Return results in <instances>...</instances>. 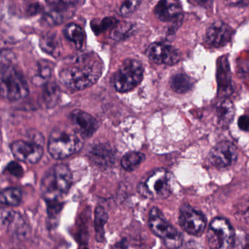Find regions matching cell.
Instances as JSON below:
<instances>
[{
	"label": "cell",
	"mask_w": 249,
	"mask_h": 249,
	"mask_svg": "<svg viewBox=\"0 0 249 249\" xmlns=\"http://www.w3.org/2000/svg\"><path fill=\"white\" fill-rule=\"evenodd\" d=\"M103 64L94 54H83L64 66L58 73L63 86L73 90H84L93 86L100 78Z\"/></svg>",
	"instance_id": "1"
},
{
	"label": "cell",
	"mask_w": 249,
	"mask_h": 249,
	"mask_svg": "<svg viewBox=\"0 0 249 249\" xmlns=\"http://www.w3.org/2000/svg\"><path fill=\"white\" fill-rule=\"evenodd\" d=\"M29 93L27 82L12 51L0 52V96L10 101L19 100Z\"/></svg>",
	"instance_id": "2"
},
{
	"label": "cell",
	"mask_w": 249,
	"mask_h": 249,
	"mask_svg": "<svg viewBox=\"0 0 249 249\" xmlns=\"http://www.w3.org/2000/svg\"><path fill=\"white\" fill-rule=\"evenodd\" d=\"M83 146V138L73 127L60 125L51 131L48 149L54 159L61 160L78 152Z\"/></svg>",
	"instance_id": "3"
},
{
	"label": "cell",
	"mask_w": 249,
	"mask_h": 249,
	"mask_svg": "<svg viewBox=\"0 0 249 249\" xmlns=\"http://www.w3.org/2000/svg\"><path fill=\"white\" fill-rule=\"evenodd\" d=\"M72 183L73 176L67 165H54L45 173L41 181L42 197L48 202L57 201L68 193Z\"/></svg>",
	"instance_id": "4"
},
{
	"label": "cell",
	"mask_w": 249,
	"mask_h": 249,
	"mask_svg": "<svg viewBox=\"0 0 249 249\" xmlns=\"http://www.w3.org/2000/svg\"><path fill=\"white\" fill-rule=\"evenodd\" d=\"M172 177L164 168L148 173L137 187V191L146 198L161 200L169 197L172 191Z\"/></svg>",
	"instance_id": "5"
},
{
	"label": "cell",
	"mask_w": 249,
	"mask_h": 249,
	"mask_svg": "<svg viewBox=\"0 0 249 249\" xmlns=\"http://www.w3.org/2000/svg\"><path fill=\"white\" fill-rule=\"evenodd\" d=\"M143 73L141 62L133 58L125 60L113 77L114 88L119 93L131 91L141 83Z\"/></svg>",
	"instance_id": "6"
},
{
	"label": "cell",
	"mask_w": 249,
	"mask_h": 249,
	"mask_svg": "<svg viewBox=\"0 0 249 249\" xmlns=\"http://www.w3.org/2000/svg\"><path fill=\"white\" fill-rule=\"evenodd\" d=\"M149 225L151 231L160 238L168 248L178 249L182 246V235L165 219L158 208H152L149 212Z\"/></svg>",
	"instance_id": "7"
},
{
	"label": "cell",
	"mask_w": 249,
	"mask_h": 249,
	"mask_svg": "<svg viewBox=\"0 0 249 249\" xmlns=\"http://www.w3.org/2000/svg\"><path fill=\"white\" fill-rule=\"evenodd\" d=\"M207 241L210 249H235L236 232L227 219L215 218L209 225Z\"/></svg>",
	"instance_id": "8"
},
{
	"label": "cell",
	"mask_w": 249,
	"mask_h": 249,
	"mask_svg": "<svg viewBox=\"0 0 249 249\" xmlns=\"http://www.w3.org/2000/svg\"><path fill=\"white\" fill-rule=\"evenodd\" d=\"M178 221L183 231L194 236H200L206 230V219L204 215L187 203L180 209Z\"/></svg>",
	"instance_id": "9"
},
{
	"label": "cell",
	"mask_w": 249,
	"mask_h": 249,
	"mask_svg": "<svg viewBox=\"0 0 249 249\" xmlns=\"http://www.w3.org/2000/svg\"><path fill=\"white\" fill-rule=\"evenodd\" d=\"M209 159L211 163L217 168H228L236 162L238 149L232 142H222L212 149Z\"/></svg>",
	"instance_id": "10"
},
{
	"label": "cell",
	"mask_w": 249,
	"mask_h": 249,
	"mask_svg": "<svg viewBox=\"0 0 249 249\" xmlns=\"http://www.w3.org/2000/svg\"><path fill=\"white\" fill-rule=\"evenodd\" d=\"M148 58L157 64L173 65L181 59V53L171 45L161 42L151 44L146 50Z\"/></svg>",
	"instance_id": "11"
},
{
	"label": "cell",
	"mask_w": 249,
	"mask_h": 249,
	"mask_svg": "<svg viewBox=\"0 0 249 249\" xmlns=\"http://www.w3.org/2000/svg\"><path fill=\"white\" fill-rule=\"evenodd\" d=\"M11 152L18 160L35 164L42 158L43 148L37 142L17 141L11 145Z\"/></svg>",
	"instance_id": "12"
},
{
	"label": "cell",
	"mask_w": 249,
	"mask_h": 249,
	"mask_svg": "<svg viewBox=\"0 0 249 249\" xmlns=\"http://www.w3.org/2000/svg\"><path fill=\"white\" fill-rule=\"evenodd\" d=\"M233 32L232 28L225 22H213L206 31V41L213 47H222L230 42Z\"/></svg>",
	"instance_id": "13"
},
{
	"label": "cell",
	"mask_w": 249,
	"mask_h": 249,
	"mask_svg": "<svg viewBox=\"0 0 249 249\" xmlns=\"http://www.w3.org/2000/svg\"><path fill=\"white\" fill-rule=\"evenodd\" d=\"M154 14L161 21L181 23L182 7L177 0H160L155 7Z\"/></svg>",
	"instance_id": "14"
},
{
	"label": "cell",
	"mask_w": 249,
	"mask_h": 249,
	"mask_svg": "<svg viewBox=\"0 0 249 249\" xmlns=\"http://www.w3.org/2000/svg\"><path fill=\"white\" fill-rule=\"evenodd\" d=\"M73 128L83 138L91 137L98 128V123L87 112L76 109L70 115Z\"/></svg>",
	"instance_id": "15"
},
{
	"label": "cell",
	"mask_w": 249,
	"mask_h": 249,
	"mask_svg": "<svg viewBox=\"0 0 249 249\" xmlns=\"http://www.w3.org/2000/svg\"><path fill=\"white\" fill-rule=\"evenodd\" d=\"M217 81L219 92L221 95L228 96L233 92L230 70L226 57L221 58L218 63Z\"/></svg>",
	"instance_id": "16"
},
{
	"label": "cell",
	"mask_w": 249,
	"mask_h": 249,
	"mask_svg": "<svg viewBox=\"0 0 249 249\" xmlns=\"http://www.w3.org/2000/svg\"><path fill=\"white\" fill-rule=\"evenodd\" d=\"M89 156L94 162L100 165H111L114 160L112 148L106 143H96L91 146Z\"/></svg>",
	"instance_id": "17"
},
{
	"label": "cell",
	"mask_w": 249,
	"mask_h": 249,
	"mask_svg": "<svg viewBox=\"0 0 249 249\" xmlns=\"http://www.w3.org/2000/svg\"><path fill=\"white\" fill-rule=\"evenodd\" d=\"M216 115L219 125L228 127L235 116V107L232 102L228 99L219 102L216 108Z\"/></svg>",
	"instance_id": "18"
},
{
	"label": "cell",
	"mask_w": 249,
	"mask_h": 249,
	"mask_svg": "<svg viewBox=\"0 0 249 249\" xmlns=\"http://www.w3.org/2000/svg\"><path fill=\"white\" fill-rule=\"evenodd\" d=\"M39 46L44 52L52 56L59 55L61 44L56 34L48 33L42 36L39 41Z\"/></svg>",
	"instance_id": "19"
},
{
	"label": "cell",
	"mask_w": 249,
	"mask_h": 249,
	"mask_svg": "<svg viewBox=\"0 0 249 249\" xmlns=\"http://www.w3.org/2000/svg\"><path fill=\"white\" fill-rule=\"evenodd\" d=\"M64 36L73 42L76 48H82L85 41V33L83 29L76 23H69L64 29Z\"/></svg>",
	"instance_id": "20"
},
{
	"label": "cell",
	"mask_w": 249,
	"mask_h": 249,
	"mask_svg": "<svg viewBox=\"0 0 249 249\" xmlns=\"http://www.w3.org/2000/svg\"><path fill=\"white\" fill-rule=\"evenodd\" d=\"M171 89L178 93H186L190 91L194 86L191 77L185 74H177L171 79Z\"/></svg>",
	"instance_id": "21"
},
{
	"label": "cell",
	"mask_w": 249,
	"mask_h": 249,
	"mask_svg": "<svg viewBox=\"0 0 249 249\" xmlns=\"http://www.w3.org/2000/svg\"><path fill=\"white\" fill-rule=\"evenodd\" d=\"M22 200V192L19 188H8L0 192V204L17 206Z\"/></svg>",
	"instance_id": "22"
},
{
	"label": "cell",
	"mask_w": 249,
	"mask_h": 249,
	"mask_svg": "<svg viewBox=\"0 0 249 249\" xmlns=\"http://www.w3.org/2000/svg\"><path fill=\"white\" fill-rule=\"evenodd\" d=\"M52 74V67L48 62L41 61L38 64L36 71L32 76V83L37 86H45Z\"/></svg>",
	"instance_id": "23"
},
{
	"label": "cell",
	"mask_w": 249,
	"mask_h": 249,
	"mask_svg": "<svg viewBox=\"0 0 249 249\" xmlns=\"http://www.w3.org/2000/svg\"><path fill=\"white\" fill-rule=\"evenodd\" d=\"M21 215L10 208L0 207V226L10 231L21 218Z\"/></svg>",
	"instance_id": "24"
},
{
	"label": "cell",
	"mask_w": 249,
	"mask_h": 249,
	"mask_svg": "<svg viewBox=\"0 0 249 249\" xmlns=\"http://www.w3.org/2000/svg\"><path fill=\"white\" fill-rule=\"evenodd\" d=\"M70 7H54L45 14V20L51 25L61 23L70 18Z\"/></svg>",
	"instance_id": "25"
},
{
	"label": "cell",
	"mask_w": 249,
	"mask_h": 249,
	"mask_svg": "<svg viewBox=\"0 0 249 249\" xmlns=\"http://www.w3.org/2000/svg\"><path fill=\"white\" fill-rule=\"evenodd\" d=\"M43 90V99L48 107H54L58 103L60 90L58 86L53 82H48L45 85Z\"/></svg>",
	"instance_id": "26"
},
{
	"label": "cell",
	"mask_w": 249,
	"mask_h": 249,
	"mask_svg": "<svg viewBox=\"0 0 249 249\" xmlns=\"http://www.w3.org/2000/svg\"><path fill=\"white\" fill-rule=\"evenodd\" d=\"M95 228L96 231V238L99 242H102L105 238L104 226L108 219L107 212L102 207H97L95 210Z\"/></svg>",
	"instance_id": "27"
},
{
	"label": "cell",
	"mask_w": 249,
	"mask_h": 249,
	"mask_svg": "<svg viewBox=\"0 0 249 249\" xmlns=\"http://www.w3.org/2000/svg\"><path fill=\"white\" fill-rule=\"evenodd\" d=\"M144 160L145 155L141 152H129L121 160V165L125 171H134L144 161Z\"/></svg>",
	"instance_id": "28"
},
{
	"label": "cell",
	"mask_w": 249,
	"mask_h": 249,
	"mask_svg": "<svg viewBox=\"0 0 249 249\" xmlns=\"http://www.w3.org/2000/svg\"><path fill=\"white\" fill-rule=\"evenodd\" d=\"M133 25L126 22L117 23L111 32V37L115 40H121L125 39L126 37L131 33Z\"/></svg>",
	"instance_id": "29"
},
{
	"label": "cell",
	"mask_w": 249,
	"mask_h": 249,
	"mask_svg": "<svg viewBox=\"0 0 249 249\" xmlns=\"http://www.w3.org/2000/svg\"><path fill=\"white\" fill-rule=\"evenodd\" d=\"M142 0H125L120 8V13L122 16H129L137 8Z\"/></svg>",
	"instance_id": "30"
},
{
	"label": "cell",
	"mask_w": 249,
	"mask_h": 249,
	"mask_svg": "<svg viewBox=\"0 0 249 249\" xmlns=\"http://www.w3.org/2000/svg\"><path fill=\"white\" fill-rule=\"evenodd\" d=\"M79 0H45L48 4L54 7H71L76 5Z\"/></svg>",
	"instance_id": "31"
},
{
	"label": "cell",
	"mask_w": 249,
	"mask_h": 249,
	"mask_svg": "<svg viewBox=\"0 0 249 249\" xmlns=\"http://www.w3.org/2000/svg\"><path fill=\"white\" fill-rule=\"evenodd\" d=\"M6 171L7 173L16 177H20L23 176V171L22 167L16 162H10L7 165Z\"/></svg>",
	"instance_id": "32"
},
{
	"label": "cell",
	"mask_w": 249,
	"mask_h": 249,
	"mask_svg": "<svg viewBox=\"0 0 249 249\" xmlns=\"http://www.w3.org/2000/svg\"><path fill=\"white\" fill-rule=\"evenodd\" d=\"M238 126L240 129L244 131H248L249 126V119L247 115H243L238 120Z\"/></svg>",
	"instance_id": "33"
},
{
	"label": "cell",
	"mask_w": 249,
	"mask_h": 249,
	"mask_svg": "<svg viewBox=\"0 0 249 249\" xmlns=\"http://www.w3.org/2000/svg\"><path fill=\"white\" fill-rule=\"evenodd\" d=\"M227 4L231 6L243 5L247 4L248 0H223Z\"/></svg>",
	"instance_id": "34"
},
{
	"label": "cell",
	"mask_w": 249,
	"mask_h": 249,
	"mask_svg": "<svg viewBox=\"0 0 249 249\" xmlns=\"http://www.w3.org/2000/svg\"><path fill=\"white\" fill-rule=\"evenodd\" d=\"M193 2L203 7H209L211 5L213 0H192Z\"/></svg>",
	"instance_id": "35"
},
{
	"label": "cell",
	"mask_w": 249,
	"mask_h": 249,
	"mask_svg": "<svg viewBox=\"0 0 249 249\" xmlns=\"http://www.w3.org/2000/svg\"><path fill=\"white\" fill-rule=\"evenodd\" d=\"M0 249H1V246H0Z\"/></svg>",
	"instance_id": "36"
},
{
	"label": "cell",
	"mask_w": 249,
	"mask_h": 249,
	"mask_svg": "<svg viewBox=\"0 0 249 249\" xmlns=\"http://www.w3.org/2000/svg\"></svg>",
	"instance_id": "37"
}]
</instances>
